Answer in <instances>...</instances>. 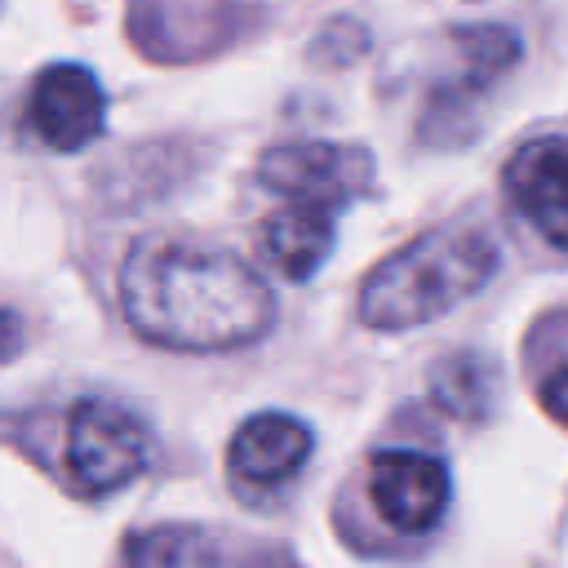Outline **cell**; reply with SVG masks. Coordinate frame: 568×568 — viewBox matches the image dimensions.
Instances as JSON below:
<instances>
[{
    "label": "cell",
    "mask_w": 568,
    "mask_h": 568,
    "mask_svg": "<svg viewBox=\"0 0 568 568\" xmlns=\"http://www.w3.org/2000/svg\"><path fill=\"white\" fill-rule=\"evenodd\" d=\"M506 195L515 209L568 253V138H532L506 160Z\"/></svg>",
    "instance_id": "8"
},
{
    "label": "cell",
    "mask_w": 568,
    "mask_h": 568,
    "mask_svg": "<svg viewBox=\"0 0 568 568\" xmlns=\"http://www.w3.org/2000/svg\"><path fill=\"white\" fill-rule=\"evenodd\" d=\"M497 271V240L479 222L430 226L390 257H382L359 288V320L368 328H417L475 297Z\"/></svg>",
    "instance_id": "2"
},
{
    "label": "cell",
    "mask_w": 568,
    "mask_h": 568,
    "mask_svg": "<svg viewBox=\"0 0 568 568\" xmlns=\"http://www.w3.org/2000/svg\"><path fill=\"white\" fill-rule=\"evenodd\" d=\"M311 426L293 413H253L226 444V466L244 488H275L311 457Z\"/></svg>",
    "instance_id": "9"
},
{
    "label": "cell",
    "mask_w": 568,
    "mask_h": 568,
    "mask_svg": "<svg viewBox=\"0 0 568 568\" xmlns=\"http://www.w3.org/2000/svg\"><path fill=\"white\" fill-rule=\"evenodd\" d=\"M541 408H546L559 426H568V364H559V368L541 382Z\"/></svg>",
    "instance_id": "14"
},
{
    "label": "cell",
    "mask_w": 568,
    "mask_h": 568,
    "mask_svg": "<svg viewBox=\"0 0 568 568\" xmlns=\"http://www.w3.org/2000/svg\"><path fill=\"white\" fill-rule=\"evenodd\" d=\"M120 311L129 328L169 351H231L271 328V284L235 253L146 235L120 266Z\"/></svg>",
    "instance_id": "1"
},
{
    "label": "cell",
    "mask_w": 568,
    "mask_h": 568,
    "mask_svg": "<svg viewBox=\"0 0 568 568\" xmlns=\"http://www.w3.org/2000/svg\"><path fill=\"white\" fill-rule=\"evenodd\" d=\"M120 568H217V546L195 524H160L129 537Z\"/></svg>",
    "instance_id": "12"
},
{
    "label": "cell",
    "mask_w": 568,
    "mask_h": 568,
    "mask_svg": "<svg viewBox=\"0 0 568 568\" xmlns=\"http://www.w3.org/2000/svg\"><path fill=\"white\" fill-rule=\"evenodd\" d=\"M430 395L453 417H488L501 395V373L479 351H453L430 368Z\"/></svg>",
    "instance_id": "11"
},
{
    "label": "cell",
    "mask_w": 568,
    "mask_h": 568,
    "mask_svg": "<svg viewBox=\"0 0 568 568\" xmlns=\"http://www.w3.org/2000/svg\"><path fill=\"white\" fill-rule=\"evenodd\" d=\"M453 40H457V53H462V67H466L462 93H475V89L493 84L519 58V40L506 27H462Z\"/></svg>",
    "instance_id": "13"
},
{
    "label": "cell",
    "mask_w": 568,
    "mask_h": 568,
    "mask_svg": "<svg viewBox=\"0 0 568 568\" xmlns=\"http://www.w3.org/2000/svg\"><path fill=\"white\" fill-rule=\"evenodd\" d=\"M262 253L284 280H311L333 253V213L315 204H284L262 222Z\"/></svg>",
    "instance_id": "10"
},
{
    "label": "cell",
    "mask_w": 568,
    "mask_h": 568,
    "mask_svg": "<svg viewBox=\"0 0 568 568\" xmlns=\"http://www.w3.org/2000/svg\"><path fill=\"white\" fill-rule=\"evenodd\" d=\"M151 453L155 439L146 422L115 399H75L62 422V470L84 497H106L133 484L151 466Z\"/></svg>",
    "instance_id": "3"
},
{
    "label": "cell",
    "mask_w": 568,
    "mask_h": 568,
    "mask_svg": "<svg viewBox=\"0 0 568 568\" xmlns=\"http://www.w3.org/2000/svg\"><path fill=\"white\" fill-rule=\"evenodd\" d=\"M235 0H133L129 31L146 58H204L235 36Z\"/></svg>",
    "instance_id": "7"
},
{
    "label": "cell",
    "mask_w": 568,
    "mask_h": 568,
    "mask_svg": "<svg viewBox=\"0 0 568 568\" xmlns=\"http://www.w3.org/2000/svg\"><path fill=\"white\" fill-rule=\"evenodd\" d=\"M257 182L284 204H315L337 213L373 186V155L346 142H288L257 160Z\"/></svg>",
    "instance_id": "4"
},
{
    "label": "cell",
    "mask_w": 568,
    "mask_h": 568,
    "mask_svg": "<svg viewBox=\"0 0 568 568\" xmlns=\"http://www.w3.org/2000/svg\"><path fill=\"white\" fill-rule=\"evenodd\" d=\"M102 120H106V98L89 67L58 62L36 75L27 98V124L44 146L80 151L102 133Z\"/></svg>",
    "instance_id": "6"
},
{
    "label": "cell",
    "mask_w": 568,
    "mask_h": 568,
    "mask_svg": "<svg viewBox=\"0 0 568 568\" xmlns=\"http://www.w3.org/2000/svg\"><path fill=\"white\" fill-rule=\"evenodd\" d=\"M368 497L395 532H426L448 510V470L430 453L382 448L368 462Z\"/></svg>",
    "instance_id": "5"
},
{
    "label": "cell",
    "mask_w": 568,
    "mask_h": 568,
    "mask_svg": "<svg viewBox=\"0 0 568 568\" xmlns=\"http://www.w3.org/2000/svg\"><path fill=\"white\" fill-rule=\"evenodd\" d=\"M18 342H22V320H18V311L0 306V359H9L18 351Z\"/></svg>",
    "instance_id": "15"
}]
</instances>
